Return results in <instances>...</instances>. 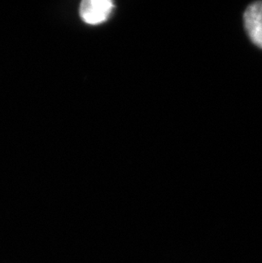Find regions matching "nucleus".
Wrapping results in <instances>:
<instances>
[{
    "mask_svg": "<svg viewBox=\"0 0 262 263\" xmlns=\"http://www.w3.org/2000/svg\"><path fill=\"white\" fill-rule=\"evenodd\" d=\"M244 23L251 42L262 50V1L248 6L244 14Z\"/></svg>",
    "mask_w": 262,
    "mask_h": 263,
    "instance_id": "obj_2",
    "label": "nucleus"
},
{
    "mask_svg": "<svg viewBox=\"0 0 262 263\" xmlns=\"http://www.w3.org/2000/svg\"><path fill=\"white\" fill-rule=\"evenodd\" d=\"M114 8L109 0H84L79 7V15L87 24L98 25L108 19Z\"/></svg>",
    "mask_w": 262,
    "mask_h": 263,
    "instance_id": "obj_1",
    "label": "nucleus"
}]
</instances>
